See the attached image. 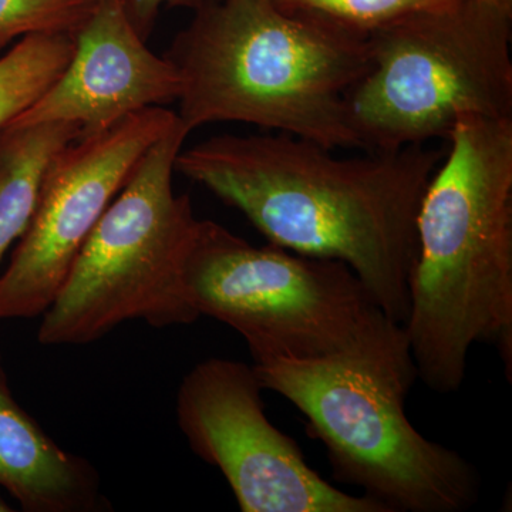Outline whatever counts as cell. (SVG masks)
Listing matches in <instances>:
<instances>
[{
  "label": "cell",
  "mask_w": 512,
  "mask_h": 512,
  "mask_svg": "<svg viewBox=\"0 0 512 512\" xmlns=\"http://www.w3.org/2000/svg\"><path fill=\"white\" fill-rule=\"evenodd\" d=\"M96 0H0V53L35 33L73 35L89 18Z\"/></svg>",
  "instance_id": "9a60e30c"
},
{
  "label": "cell",
  "mask_w": 512,
  "mask_h": 512,
  "mask_svg": "<svg viewBox=\"0 0 512 512\" xmlns=\"http://www.w3.org/2000/svg\"><path fill=\"white\" fill-rule=\"evenodd\" d=\"M417 215L403 328L417 376L457 392L476 343L512 375V119L466 117L450 136Z\"/></svg>",
  "instance_id": "7a4b0ae2"
},
{
  "label": "cell",
  "mask_w": 512,
  "mask_h": 512,
  "mask_svg": "<svg viewBox=\"0 0 512 512\" xmlns=\"http://www.w3.org/2000/svg\"><path fill=\"white\" fill-rule=\"evenodd\" d=\"M254 366L211 357L185 375L177 421L195 456L217 467L242 512H386L319 476L269 421Z\"/></svg>",
  "instance_id": "ba28073f"
},
{
  "label": "cell",
  "mask_w": 512,
  "mask_h": 512,
  "mask_svg": "<svg viewBox=\"0 0 512 512\" xmlns=\"http://www.w3.org/2000/svg\"><path fill=\"white\" fill-rule=\"evenodd\" d=\"M278 8L370 35L397 20L448 8L460 0H271Z\"/></svg>",
  "instance_id": "5bb4252c"
},
{
  "label": "cell",
  "mask_w": 512,
  "mask_h": 512,
  "mask_svg": "<svg viewBox=\"0 0 512 512\" xmlns=\"http://www.w3.org/2000/svg\"><path fill=\"white\" fill-rule=\"evenodd\" d=\"M443 157L426 144L345 158L284 133L222 134L183 148L175 171L237 208L269 244L348 265L404 325L420 202Z\"/></svg>",
  "instance_id": "6da1fadb"
},
{
  "label": "cell",
  "mask_w": 512,
  "mask_h": 512,
  "mask_svg": "<svg viewBox=\"0 0 512 512\" xmlns=\"http://www.w3.org/2000/svg\"><path fill=\"white\" fill-rule=\"evenodd\" d=\"M478 2H483L485 5L493 6V8L503 10V12L512 15V0H478Z\"/></svg>",
  "instance_id": "e0dca14e"
},
{
  "label": "cell",
  "mask_w": 512,
  "mask_h": 512,
  "mask_svg": "<svg viewBox=\"0 0 512 512\" xmlns=\"http://www.w3.org/2000/svg\"><path fill=\"white\" fill-rule=\"evenodd\" d=\"M177 119L174 111L150 107L56 154L28 228L0 275V320L46 312L101 215Z\"/></svg>",
  "instance_id": "9c48e42d"
},
{
  "label": "cell",
  "mask_w": 512,
  "mask_h": 512,
  "mask_svg": "<svg viewBox=\"0 0 512 512\" xmlns=\"http://www.w3.org/2000/svg\"><path fill=\"white\" fill-rule=\"evenodd\" d=\"M188 136L178 117L138 161L43 313L40 345H87L127 320L171 328L201 318L184 281L200 220L190 197L173 187L175 160Z\"/></svg>",
  "instance_id": "8992f818"
},
{
  "label": "cell",
  "mask_w": 512,
  "mask_h": 512,
  "mask_svg": "<svg viewBox=\"0 0 512 512\" xmlns=\"http://www.w3.org/2000/svg\"><path fill=\"white\" fill-rule=\"evenodd\" d=\"M194 13L165 53L180 74L177 114L188 133L231 121L366 150L349 94L372 67L369 35L271 0H221Z\"/></svg>",
  "instance_id": "3957f363"
},
{
  "label": "cell",
  "mask_w": 512,
  "mask_h": 512,
  "mask_svg": "<svg viewBox=\"0 0 512 512\" xmlns=\"http://www.w3.org/2000/svg\"><path fill=\"white\" fill-rule=\"evenodd\" d=\"M80 137L73 123L9 124L0 130V261L28 228L47 167Z\"/></svg>",
  "instance_id": "7c38bea8"
},
{
  "label": "cell",
  "mask_w": 512,
  "mask_h": 512,
  "mask_svg": "<svg viewBox=\"0 0 512 512\" xmlns=\"http://www.w3.org/2000/svg\"><path fill=\"white\" fill-rule=\"evenodd\" d=\"M184 281L198 315L237 330L254 365L316 362L406 338L348 265L255 247L214 221H198Z\"/></svg>",
  "instance_id": "5b68a950"
},
{
  "label": "cell",
  "mask_w": 512,
  "mask_h": 512,
  "mask_svg": "<svg viewBox=\"0 0 512 512\" xmlns=\"http://www.w3.org/2000/svg\"><path fill=\"white\" fill-rule=\"evenodd\" d=\"M12 505L8 503V501L5 500V498L0 495V512H13Z\"/></svg>",
  "instance_id": "ac0fdd59"
},
{
  "label": "cell",
  "mask_w": 512,
  "mask_h": 512,
  "mask_svg": "<svg viewBox=\"0 0 512 512\" xmlns=\"http://www.w3.org/2000/svg\"><path fill=\"white\" fill-rule=\"evenodd\" d=\"M372 67L349 94L366 151L450 136L466 117L512 119V15L478 0L370 33Z\"/></svg>",
  "instance_id": "52a82bcc"
},
{
  "label": "cell",
  "mask_w": 512,
  "mask_h": 512,
  "mask_svg": "<svg viewBox=\"0 0 512 512\" xmlns=\"http://www.w3.org/2000/svg\"><path fill=\"white\" fill-rule=\"evenodd\" d=\"M73 39L72 59L59 79L10 124L73 123L89 137L180 97V74L148 49L123 0H96Z\"/></svg>",
  "instance_id": "30bf717a"
},
{
  "label": "cell",
  "mask_w": 512,
  "mask_h": 512,
  "mask_svg": "<svg viewBox=\"0 0 512 512\" xmlns=\"http://www.w3.org/2000/svg\"><path fill=\"white\" fill-rule=\"evenodd\" d=\"M73 49L70 33H35L22 37L0 56V130L59 79Z\"/></svg>",
  "instance_id": "4fadbf2b"
},
{
  "label": "cell",
  "mask_w": 512,
  "mask_h": 512,
  "mask_svg": "<svg viewBox=\"0 0 512 512\" xmlns=\"http://www.w3.org/2000/svg\"><path fill=\"white\" fill-rule=\"evenodd\" d=\"M252 366L264 390L305 416L333 477L384 511L463 512L476 505L473 464L424 437L407 417L406 397L419 379L407 336L332 359Z\"/></svg>",
  "instance_id": "277c9868"
},
{
  "label": "cell",
  "mask_w": 512,
  "mask_h": 512,
  "mask_svg": "<svg viewBox=\"0 0 512 512\" xmlns=\"http://www.w3.org/2000/svg\"><path fill=\"white\" fill-rule=\"evenodd\" d=\"M0 487L26 512L111 511L89 460L55 440L13 397L0 356Z\"/></svg>",
  "instance_id": "8fae6325"
},
{
  "label": "cell",
  "mask_w": 512,
  "mask_h": 512,
  "mask_svg": "<svg viewBox=\"0 0 512 512\" xmlns=\"http://www.w3.org/2000/svg\"><path fill=\"white\" fill-rule=\"evenodd\" d=\"M217 2L221 0H123V5L131 25L137 30L141 39L147 42L163 6L191 9L192 12H197Z\"/></svg>",
  "instance_id": "2e32d148"
}]
</instances>
